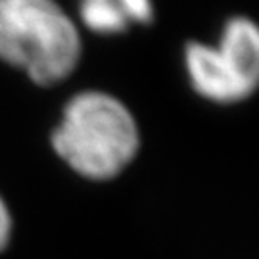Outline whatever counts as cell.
Instances as JSON below:
<instances>
[{"label":"cell","instance_id":"2","mask_svg":"<svg viewBox=\"0 0 259 259\" xmlns=\"http://www.w3.org/2000/svg\"><path fill=\"white\" fill-rule=\"evenodd\" d=\"M0 58L47 87L77 67L81 37L56 0H0Z\"/></svg>","mask_w":259,"mask_h":259},{"label":"cell","instance_id":"5","mask_svg":"<svg viewBox=\"0 0 259 259\" xmlns=\"http://www.w3.org/2000/svg\"><path fill=\"white\" fill-rule=\"evenodd\" d=\"M117 2L127 14L131 23H148L154 16L152 0H117Z\"/></svg>","mask_w":259,"mask_h":259},{"label":"cell","instance_id":"1","mask_svg":"<svg viewBox=\"0 0 259 259\" xmlns=\"http://www.w3.org/2000/svg\"><path fill=\"white\" fill-rule=\"evenodd\" d=\"M56 154L75 173L108 181L133 161L140 146L139 125L127 106L98 91L75 94L52 135Z\"/></svg>","mask_w":259,"mask_h":259},{"label":"cell","instance_id":"3","mask_svg":"<svg viewBox=\"0 0 259 259\" xmlns=\"http://www.w3.org/2000/svg\"><path fill=\"white\" fill-rule=\"evenodd\" d=\"M186 71L196 93L219 104L248 98L259 81V31L248 18H232L219 45L190 42L185 50Z\"/></svg>","mask_w":259,"mask_h":259},{"label":"cell","instance_id":"4","mask_svg":"<svg viewBox=\"0 0 259 259\" xmlns=\"http://www.w3.org/2000/svg\"><path fill=\"white\" fill-rule=\"evenodd\" d=\"M79 14L84 25L100 35H115L131 25L117 0H81Z\"/></svg>","mask_w":259,"mask_h":259},{"label":"cell","instance_id":"6","mask_svg":"<svg viewBox=\"0 0 259 259\" xmlns=\"http://www.w3.org/2000/svg\"><path fill=\"white\" fill-rule=\"evenodd\" d=\"M10 234H12V217L4 200L0 198V250H4V246L8 244Z\"/></svg>","mask_w":259,"mask_h":259}]
</instances>
